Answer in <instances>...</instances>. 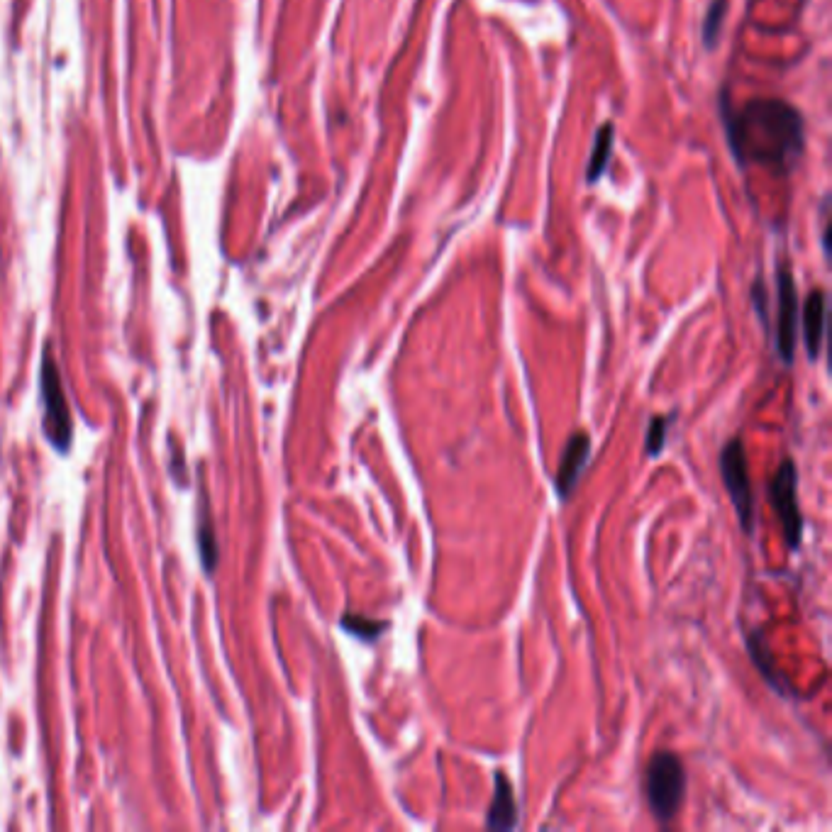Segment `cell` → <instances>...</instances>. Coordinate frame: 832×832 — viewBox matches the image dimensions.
<instances>
[{"mask_svg":"<svg viewBox=\"0 0 832 832\" xmlns=\"http://www.w3.org/2000/svg\"><path fill=\"white\" fill-rule=\"evenodd\" d=\"M825 313H828V301H825L823 288H813L803 303L801 323H803V342H806L808 359H818L825 340Z\"/></svg>","mask_w":832,"mask_h":832,"instance_id":"obj_8","label":"cell"},{"mask_svg":"<svg viewBox=\"0 0 832 832\" xmlns=\"http://www.w3.org/2000/svg\"><path fill=\"white\" fill-rule=\"evenodd\" d=\"M720 118L735 162L762 166L774 174H791L806 149L803 115L781 98H752L745 105H732L720 98Z\"/></svg>","mask_w":832,"mask_h":832,"instance_id":"obj_1","label":"cell"},{"mask_svg":"<svg viewBox=\"0 0 832 832\" xmlns=\"http://www.w3.org/2000/svg\"><path fill=\"white\" fill-rule=\"evenodd\" d=\"M589 459H591L589 432H584V430L574 432L562 449V457H559L557 493L562 501H569V498L574 496L576 486H579V479L584 476L586 467H589Z\"/></svg>","mask_w":832,"mask_h":832,"instance_id":"obj_7","label":"cell"},{"mask_svg":"<svg viewBox=\"0 0 832 832\" xmlns=\"http://www.w3.org/2000/svg\"><path fill=\"white\" fill-rule=\"evenodd\" d=\"M798 337V291L796 279L786 264L776 269V354L786 366L793 364L796 357Z\"/></svg>","mask_w":832,"mask_h":832,"instance_id":"obj_6","label":"cell"},{"mask_svg":"<svg viewBox=\"0 0 832 832\" xmlns=\"http://www.w3.org/2000/svg\"><path fill=\"white\" fill-rule=\"evenodd\" d=\"M769 501L784 530L786 545L791 549L801 547L803 540V515L798 506V469L793 459H784L769 481Z\"/></svg>","mask_w":832,"mask_h":832,"instance_id":"obj_5","label":"cell"},{"mask_svg":"<svg viewBox=\"0 0 832 832\" xmlns=\"http://www.w3.org/2000/svg\"><path fill=\"white\" fill-rule=\"evenodd\" d=\"M342 628H345L349 635L359 637V640L376 642V640H379L381 632L388 628V625L381 623V620H371V618H362V615L347 613L345 618H342Z\"/></svg>","mask_w":832,"mask_h":832,"instance_id":"obj_11","label":"cell"},{"mask_svg":"<svg viewBox=\"0 0 832 832\" xmlns=\"http://www.w3.org/2000/svg\"><path fill=\"white\" fill-rule=\"evenodd\" d=\"M647 803L654 818L669 825L686 796V769L674 752H654L645 776Z\"/></svg>","mask_w":832,"mask_h":832,"instance_id":"obj_2","label":"cell"},{"mask_svg":"<svg viewBox=\"0 0 832 832\" xmlns=\"http://www.w3.org/2000/svg\"><path fill=\"white\" fill-rule=\"evenodd\" d=\"M486 828L491 830H515L518 828V803H515L513 784L506 772L493 776V801L486 813Z\"/></svg>","mask_w":832,"mask_h":832,"instance_id":"obj_9","label":"cell"},{"mask_svg":"<svg viewBox=\"0 0 832 832\" xmlns=\"http://www.w3.org/2000/svg\"><path fill=\"white\" fill-rule=\"evenodd\" d=\"M669 420L671 418H652L650 427H647V437H645V449L650 457H657V454H662L664 449V442H667V435H669Z\"/></svg>","mask_w":832,"mask_h":832,"instance_id":"obj_13","label":"cell"},{"mask_svg":"<svg viewBox=\"0 0 832 832\" xmlns=\"http://www.w3.org/2000/svg\"><path fill=\"white\" fill-rule=\"evenodd\" d=\"M725 13H728V0H713L708 5L706 20H703V44H706V49H713L718 44Z\"/></svg>","mask_w":832,"mask_h":832,"instance_id":"obj_12","label":"cell"},{"mask_svg":"<svg viewBox=\"0 0 832 832\" xmlns=\"http://www.w3.org/2000/svg\"><path fill=\"white\" fill-rule=\"evenodd\" d=\"M610 154H613V125L606 122V125L598 127L596 140H593V149L589 157V169H586V181L596 183L606 171L610 162Z\"/></svg>","mask_w":832,"mask_h":832,"instance_id":"obj_10","label":"cell"},{"mask_svg":"<svg viewBox=\"0 0 832 832\" xmlns=\"http://www.w3.org/2000/svg\"><path fill=\"white\" fill-rule=\"evenodd\" d=\"M720 476H723L725 491L730 493V501L735 506L737 520L747 535H754L757 530V503H754V491L750 481V462H747L745 445L740 437H732L728 445L720 452Z\"/></svg>","mask_w":832,"mask_h":832,"instance_id":"obj_3","label":"cell"},{"mask_svg":"<svg viewBox=\"0 0 832 832\" xmlns=\"http://www.w3.org/2000/svg\"><path fill=\"white\" fill-rule=\"evenodd\" d=\"M198 547H201L203 567L210 574V571L215 569V564H218V542H215V535H213V528H210V523H203L201 532H198Z\"/></svg>","mask_w":832,"mask_h":832,"instance_id":"obj_14","label":"cell"},{"mask_svg":"<svg viewBox=\"0 0 832 832\" xmlns=\"http://www.w3.org/2000/svg\"><path fill=\"white\" fill-rule=\"evenodd\" d=\"M42 401H44V432L59 452H66L74 437V423H71L69 401H66L64 386L57 364H54L52 349L44 352L42 362Z\"/></svg>","mask_w":832,"mask_h":832,"instance_id":"obj_4","label":"cell"}]
</instances>
